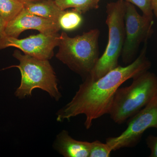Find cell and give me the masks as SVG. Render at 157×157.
Returning a JSON list of instances; mask_svg holds the SVG:
<instances>
[{
  "mask_svg": "<svg viewBox=\"0 0 157 157\" xmlns=\"http://www.w3.org/2000/svg\"><path fill=\"white\" fill-rule=\"evenodd\" d=\"M13 56L18 60L19 64L3 70L16 67L20 70L21 81L15 92L16 97L24 99L31 97L33 90L39 88L48 93L56 101L59 100L62 95L58 88L56 75L49 61L22 54L18 50L14 51Z\"/></svg>",
  "mask_w": 157,
  "mask_h": 157,
  "instance_id": "cell-4",
  "label": "cell"
},
{
  "mask_svg": "<svg viewBox=\"0 0 157 157\" xmlns=\"http://www.w3.org/2000/svg\"><path fill=\"white\" fill-rule=\"evenodd\" d=\"M90 142L75 140L67 131H62L57 136L55 146L65 157H89Z\"/></svg>",
  "mask_w": 157,
  "mask_h": 157,
  "instance_id": "cell-10",
  "label": "cell"
},
{
  "mask_svg": "<svg viewBox=\"0 0 157 157\" xmlns=\"http://www.w3.org/2000/svg\"><path fill=\"white\" fill-rule=\"evenodd\" d=\"M24 9L19 0H0V17L7 24L14 19Z\"/></svg>",
  "mask_w": 157,
  "mask_h": 157,
  "instance_id": "cell-14",
  "label": "cell"
},
{
  "mask_svg": "<svg viewBox=\"0 0 157 157\" xmlns=\"http://www.w3.org/2000/svg\"><path fill=\"white\" fill-rule=\"evenodd\" d=\"M100 35L98 29L74 37L62 32L56 57L70 70L85 78L100 58Z\"/></svg>",
  "mask_w": 157,
  "mask_h": 157,
  "instance_id": "cell-2",
  "label": "cell"
},
{
  "mask_svg": "<svg viewBox=\"0 0 157 157\" xmlns=\"http://www.w3.org/2000/svg\"><path fill=\"white\" fill-rule=\"evenodd\" d=\"M112 151L107 143L95 140L90 142L89 157H109Z\"/></svg>",
  "mask_w": 157,
  "mask_h": 157,
  "instance_id": "cell-15",
  "label": "cell"
},
{
  "mask_svg": "<svg viewBox=\"0 0 157 157\" xmlns=\"http://www.w3.org/2000/svg\"><path fill=\"white\" fill-rule=\"evenodd\" d=\"M124 22L125 37L121 56L124 63L128 65L134 61L140 44L151 36L153 21L140 15L134 5L125 2Z\"/></svg>",
  "mask_w": 157,
  "mask_h": 157,
  "instance_id": "cell-6",
  "label": "cell"
},
{
  "mask_svg": "<svg viewBox=\"0 0 157 157\" xmlns=\"http://www.w3.org/2000/svg\"><path fill=\"white\" fill-rule=\"evenodd\" d=\"M131 3L138 7L143 13V14L149 19L153 20V11L151 0H121Z\"/></svg>",
  "mask_w": 157,
  "mask_h": 157,
  "instance_id": "cell-16",
  "label": "cell"
},
{
  "mask_svg": "<svg viewBox=\"0 0 157 157\" xmlns=\"http://www.w3.org/2000/svg\"><path fill=\"white\" fill-rule=\"evenodd\" d=\"M151 3L154 15L157 19V0H151Z\"/></svg>",
  "mask_w": 157,
  "mask_h": 157,
  "instance_id": "cell-19",
  "label": "cell"
},
{
  "mask_svg": "<svg viewBox=\"0 0 157 157\" xmlns=\"http://www.w3.org/2000/svg\"><path fill=\"white\" fill-rule=\"evenodd\" d=\"M157 128V96L131 117L127 129L119 136L108 137L106 143L112 151L135 146L149 128Z\"/></svg>",
  "mask_w": 157,
  "mask_h": 157,
  "instance_id": "cell-7",
  "label": "cell"
},
{
  "mask_svg": "<svg viewBox=\"0 0 157 157\" xmlns=\"http://www.w3.org/2000/svg\"><path fill=\"white\" fill-rule=\"evenodd\" d=\"M60 35L40 33L24 39L4 36L0 38V50L15 47L25 55L42 60H49L54 56V49L58 46Z\"/></svg>",
  "mask_w": 157,
  "mask_h": 157,
  "instance_id": "cell-8",
  "label": "cell"
},
{
  "mask_svg": "<svg viewBox=\"0 0 157 157\" xmlns=\"http://www.w3.org/2000/svg\"><path fill=\"white\" fill-rule=\"evenodd\" d=\"M6 23L0 17V38L5 36V29Z\"/></svg>",
  "mask_w": 157,
  "mask_h": 157,
  "instance_id": "cell-18",
  "label": "cell"
},
{
  "mask_svg": "<svg viewBox=\"0 0 157 157\" xmlns=\"http://www.w3.org/2000/svg\"><path fill=\"white\" fill-rule=\"evenodd\" d=\"M125 2L121 0L107 4L106 23L108 27L107 47L94 67L85 79L94 81L117 67L124 42L125 33L124 14Z\"/></svg>",
  "mask_w": 157,
  "mask_h": 157,
  "instance_id": "cell-5",
  "label": "cell"
},
{
  "mask_svg": "<svg viewBox=\"0 0 157 157\" xmlns=\"http://www.w3.org/2000/svg\"><path fill=\"white\" fill-rule=\"evenodd\" d=\"M62 10L73 8L81 14L93 9H98L100 0H55Z\"/></svg>",
  "mask_w": 157,
  "mask_h": 157,
  "instance_id": "cell-13",
  "label": "cell"
},
{
  "mask_svg": "<svg viewBox=\"0 0 157 157\" xmlns=\"http://www.w3.org/2000/svg\"><path fill=\"white\" fill-rule=\"evenodd\" d=\"M147 42L139 56L126 67L119 66L96 81L85 79L73 99L57 113L61 122L84 114V125L90 128L94 120L109 114L117 90L125 82L148 71L151 63L146 56Z\"/></svg>",
  "mask_w": 157,
  "mask_h": 157,
  "instance_id": "cell-1",
  "label": "cell"
},
{
  "mask_svg": "<svg viewBox=\"0 0 157 157\" xmlns=\"http://www.w3.org/2000/svg\"><path fill=\"white\" fill-rule=\"evenodd\" d=\"M19 1L25 5V4H28V3L39 2V1H42V0H19Z\"/></svg>",
  "mask_w": 157,
  "mask_h": 157,
  "instance_id": "cell-20",
  "label": "cell"
},
{
  "mask_svg": "<svg viewBox=\"0 0 157 157\" xmlns=\"http://www.w3.org/2000/svg\"><path fill=\"white\" fill-rule=\"evenodd\" d=\"M146 143L150 149V157H157V136L149 135L147 138Z\"/></svg>",
  "mask_w": 157,
  "mask_h": 157,
  "instance_id": "cell-17",
  "label": "cell"
},
{
  "mask_svg": "<svg viewBox=\"0 0 157 157\" xmlns=\"http://www.w3.org/2000/svg\"><path fill=\"white\" fill-rule=\"evenodd\" d=\"M24 8L32 14L57 22L63 11L57 6L55 0H42L25 4Z\"/></svg>",
  "mask_w": 157,
  "mask_h": 157,
  "instance_id": "cell-11",
  "label": "cell"
},
{
  "mask_svg": "<svg viewBox=\"0 0 157 157\" xmlns=\"http://www.w3.org/2000/svg\"><path fill=\"white\" fill-rule=\"evenodd\" d=\"M58 23L30 13L25 9L18 15L6 24L5 36L18 38L27 30H36L41 33L53 35L60 30Z\"/></svg>",
  "mask_w": 157,
  "mask_h": 157,
  "instance_id": "cell-9",
  "label": "cell"
},
{
  "mask_svg": "<svg viewBox=\"0 0 157 157\" xmlns=\"http://www.w3.org/2000/svg\"><path fill=\"white\" fill-rule=\"evenodd\" d=\"M81 13L74 9L63 10L58 18L57 22L61 29L65 31L77 29L82 22Z\"/></svg>",
  "mask_w": 157,
  "mask_h": 157,
  "instance_id": "cell-12",
  "label": "cell"
},
{
  "mask_svg": "<svg viewBox=\"0 0 157 157\" xmlns=\"http://www.w3.org/2000/svg\"><path fill=\"white\" fill-rule=\"evenodd\" d=\"M132 84L119 88L109 114L121 124L135 115L157 96V76L145 71L133 77Z\"/></svg>",
  "mask_w": 157,
  "mask_h": 157,
  "instance_id": "cell-3",
  "label": "cell"
}]
</instances>
